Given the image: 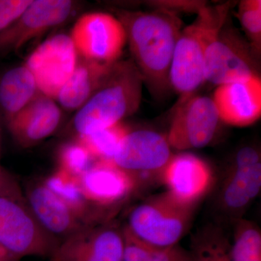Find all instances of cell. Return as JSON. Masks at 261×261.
Masks as SVG:
<instances>
[{
    "label": "cell",
    "mask_w": 261,
    "mask_h": 261,
    "mask_svg": "<svg viewBox=\"0 0 261 261\" xmlns=\"http://www.w3.org/2000/svg\"><path fill=\"white\" fill-rule=\"evenodd\" d=\"M228 245L221 229L216 226L206 227L192 240L191 261H218L221 252Z\"/></svg>",
    "instance_id": "484cf974"
},
{
    "label": "cell",
    "mask_w": 261,
    "mask_h": 261,
    "mask_svg": "<svg viewBox=\"0 0 261 261\" xmlns=\"http://www.w3.org/2000/svg\"><path fill=\"white\" fill-rule=\"evenodd\" d=\"M0 261H2L1 260H0Z\"/></svg>",
    "instance_id": "1f68e13d"
},
{
    "label": "cell",
    "mask_w": 261,
    "mask_h": 261,
    "mask_svg": "<svg viewBox=\"0 0 261 261\" xmlns=\"http://www.w3.org/2000/svg\"><path fill=\"white\" fill-rule=\"evenodd\" d=\"M27 206L41 227L58 243L85 226L74 211L44 184H35L27 190Z\"/></svg>",
    "instance_id": "2e32d148"
},
{
    "label": "cell",
    "mask_w": 261,
    "mask_h": 261,
    "mask_svg": "<svg viewBox=\"0 0 261 261\" xmlns=\"http://www.w3.org/2000/svg\"><path fill=\"white\" fill-rule=\"evenodd\" d=\"M212 99L220 121L235 127L251 126L261 116L260 77L218 86Z\"/></svg>",
    "instance_id": "5bb4252c"
},
{
    "label": "cell",
    "mask_w": 261,
    "mask_h": 261,
    "mask_svg": "<svg viewBox=\"0 0 261 261\" xmlns=\"http://www.w3.org/2000/svg\"><path fill=\"white\" fill-rule=\"evenodd\" d=\"M220 121L212 97L193 94L178 103L166 137L168 144L178 150L205 147L214 140Z\"/></svg>",
    "instance_id": "9c48e42d"
},
{
    "label": "cell",
    "mask_w": 261,
    "mask_h": 261,
    "mask_svg": "<svg viewBox=\"0 0 261 261\" xmlns=\"http://www.w3.org/2000/svg\"><path fill=\"white\" fill-rule=\"evenodd\" d=\"M123 261H191L190 252L178 246H159L137 238L125 226Z\"/></svg>",
    "instance_id": "44dd1931"
},
{
    "label": "cell",
    "mask_w": 261,
    "mask_h": 261,
    "mask_svg": "<svg viewBox=\"0 0 261 261\" xmlns=\"http://www.w3.org/2000/svg\"><path fill=\"white\" fill-rule=\"evenodd\" d=\"M61 118V108L54 99L40 93L8 123L17 142L30 147L53 135Z\"/></svg>",
    "instance_id": "e0dca14e"
},
{
    "label": "cell",
    "mask_w": 261,
    "mask_h": 261,
    "mask_svg": "<svg viewBox=\"0 0 261 261\" xmlns=\"http://www.w3.org/2000/svg\"><path fill=\"white\" fill-rule=\"evenodd\" d=\"M261 188V163L251 167L226 170L218 195V207L232 221L241 219Z\"/></svg>",
    "instance_id": "ac0fdd59"
},
{
    "label": "cell",
    "mask_w": 261,
    "mask_h": 261,
    "mask_svg": "<svg viewBox=\"0 0 261 261\" xmlns=\"http://www.w3.org/2000/svg\"><path fill=\"white\" fill-rule=\"evenodd\" d=\"M144 82L130 60L118 61L104 83L73 118L79 137L112 126L135 114L140 107Z\"/></svg>",
    "instance_id": "7a4b0ae2"
},
{
    "label": "cell",
    "mask_w": 261,
    "mask_h": 261,
    "mask_svg": "<svg viewBox=\"0 0 261 261\" xmlns=\"http://www.w3.org/2000/svg\"><path fill=\"white\" fill-rule=\"evenodd\" d=\"M260 77L258 58L229 15L205 53V79L217 86Z\"/></svg>",
    "instance_id": "5b68a950"
},
{
    "label": "cell",
    "mask_w": 261,
    "mask_h": 261,
    "mask_svg": "<svg viewBox=\"0 0 261 261\" xmlns=\"http://www.w3.org/2000/svg\"><path fill=\"white\" fill-rule=\"evenodd\" d=\"M58 244L41 227L27 205L0 195V247L20 259L51 257Z\"/></svg>",
    "instance_id": "8992f818"
},
{
    "label": "cell",
    "mask_w": 261,
    "mask_h": 261,
    "mask_svg": "<svg viewBox=\"0 0 261 261\" xmlns=\"http://www.w3.org/2000/svg\"><path fill=\"white\" fill-rule=\"evenodd\" d=\"M147 4L155 10H165L177 15V13H195L197 14L200 10L207 5L205 2L190 1V0H159L148 2Z\"/></svg>",
    "instance_id": "83f0119b"
},
{
    "label": "cell",
    "mask_w": 261,
    "mask_h": 261,
    "mask_svg": "<svg viewBox=\"0 0 261 261\" xmlns=\"http://www.w3.org/2000/svg\"><path fill=\"white\" fill-rule=\"evenodd\" d=\"M44 185L82 219L89 202L76 178L60 170L46 178Z\"/></svg>",
    "instance_id": "cb8c5ba5"
},
{
    "label": "cell",
    "mask_w": 261,
    "mask_h": 261,
    "mask_svg": "<svg viewBox=\"0 0 261 261\" xmlns=\"http://www.w3.org/2000/svg\"><path fill=\"white\" fill-rule=\"evenodd\" d=\"M218 261H232L230 255V245H228L223 250Z\"/></svg>",
    "instance_id": "4dcf8cb0"
},
{
    "label": "cell",
    "mask_w": 261,
    "mask_h": 261,
    "mask_svg": "<svg viewBox=\"0 0 261 261\" xmlns=\"http://www.w3.org/2000/svg\"><path fill=\"white\" fill-rule=\"evenodd\" d=\"M260 163V153L258 149L252 146H245L237 152L226 170L251 167Z\"/></svg>",
    "instance_id": "f546056e"
},
{
    "label": "cell",
    "mask_w": 261,
    "mask_h": 261,
    "mask_svg": "<svg viewBox=\"0 0 261 261\" xmlns=\"http://www.w3.org/2000/svg\"><path fill=\"white\" fill-rule=\"evenodd\" d=\"M77 5L70 0H32L23 13L0 32V56L19 50L64 23L75 13Z\"/></svg>",
    "instance_id": "ba28073f"
},
{
    "label": "cell",
    "mask_w": 261,
    "mask_h": 261,
    "mask_svg": "<svg viewBox=\"0 0 261 261\" xmlns=\"http://www.w3.org/2000/svg\"><path fill=\"white\" fill-rule=\"evenodd\" d=\"M78 61V53L70 36L58 34L39 44L25 65L32 73L40 93L56 99Z\"/></svg>",
    "instance_id": "30bf717a"
},
{
    "label": "cell",
    "mask_w": 261,
    "mask_h": 261,
    "mask_svg": "<svg viewBox=\"0 0 261 261\" xmlns=\"http://www.w3.org/2000/svg\"><path fill=\"white\" fill-rule=\"evenodd\" d=\"M166 137L154 130H129L122 140L113 163L128 172L159 173L171 156Z\"/></svg>",
    "instance_id": "4fadbf2b"
},
{
    "label": "cell",
    "mask_w": 261,
    "mask_h": 261,
    "mask_svg": "<svg viewBox=\"0 0 261 261\" xmlns=\"http://www.w3.org/2000/svg\"><path fill=\"white\" fill-rule=\"evenodd\" d=\"M39 94L36 81L25 65L8 70L0 79V107L7 121L16 116Z\"/></svg>",
    "instance_id": "ffe728a7"
},
{
    "label": "cell",
    "mask_w": 261,
    "mask_h": 261,
    "mask_svg": "<svg viewBox=\"0 0 261 261\" xmlns=\"http://www.w3.org/2000/svg\"><path fill=\"white\" fill-rule=\"evenodd\" d=\"M79 56L113 63L120 61L127 44L123 24L109 13H87L75 22L70 35Z\"/></svg>",
    "instance_id": "52a82bcc"
},
{
    "label": "cell",
    "mask_w": 261,
    "mask_h": 261,
    "mask_svg": "<svg viewBox=\"0 0 261 261\" xmlns=\"http://www.w3.org/2000/svg\"><path fill=\"white\" fill-rule=\"evenodd\" d=\"M237 18L245 32V39L254 54L260 58L261 53V1L243 0L238 3Z\"/></svg>",
    "instance_id": "d4e9b609"
},
{
    "label": "cell",
    "mask_w": 261,
    "mask_h": 261,
    "mask_svg": "<svg viewBox=\"0 0 261 261\" xmlns=\"http://www.w3.org/2000/svg\"><path fill=\"white\" fill-rule=\"evenodd\" d=\"M122 122L112 126L96 130L88 135L79 137V141L97 161H111L116 154L123 137L129 132Z\"/></svg>",
    "instance_id": "603a6c76"
},
{
    "label": "cell",
    "mask_w": 261,
    "mask_h": 261,
    "mask_svg": "<svg viewBox=\"0 0 261 261\" xmlns=\"http://www.w3.org/2000/svg\"><path fill=\"white\" fill-rule=\"evenodd\" d=\"M232 261H261V231L255 223L243 218L233 221Z\"/></svg>",
    "instance_id": "7402d4cb"
},
{
    "label": "cell",
    "mask_w": 261,
    "mask_h": 261,
    "mask_svg": "<svg viewBox=\"0 0 261 261\" xmlns=\"http://www.w3.org/2000/svg\"><path fill=\"white\" fill-rule=\"evenodd\" d=\"M232 5L231 2L206 5L197 13L193 23L180 33L169 74L171 89L179 94V102L193 95L205 82L206 50L230 15Z\"/></svg>",
    "instance_id": "3957f363"
},
{
    "label": "cell",
    "mask_w": 261,
    "mask_h": 261,
    "mask_svg": "<svg viewBox=\"0 0 261 261\" xmlns=\"http://www.w3.org/2000/svg\"><path fill=\"white\" fill-rule=\"evenodd\" d=\"M61 171L71 177L80 178L97 162L88 149L80 142H69L60 149Z\"/></svg>",
    "instance_id": "4316f807"
},
{
    "label": "cell",
    "mask_w": 261,
    "mask_h": 261,
    "mask_svg": "<svg viewBox=\"0 0 261 261\" xmlns=\"http://www.w3.org/2000/svg\"><path fill=\"white\" fill-rule=\"evenodd\" d=\"M123 231L112 225L85 226L58 244L53 261H123Z\"/></svg>",
    "instance_id": "8fae6325"
},
{
    "label": "cell",
    "mask_w": 261,
    "mask_h": 261,
    "mask_svg": "<svg viewBox=\"0 0 261 261\" xmlns=\"http://www.w3.org/2000/svg\"><path fill=\"white\" fill-rule=\"evenodd\" d=\"M142 178V175L125 171L111 161H97L79 178V183L89 202L107 207L126 199Z\"/></svg>",
    "instance_id": "9a60e30c"
},
{
    "label": "cell",
    "mask_w": 261,
    "mask_h": 261,
    "mask_svg": "<svg viewBox=\"0 0 261 261\" xmlns=\"http://www.w3.org/2000/svg\"><path fill=\"white\" fill-rule=\"evenodd\" d=\"M32 0H0V32L18 18Z\"/></svg>",
    "instance_id": "f1b7e54d"
},
{
    "label": "cell",
    "mask_w": 261,
    "mask_h": 261,
    "mask_svg": "<svg viewBox=\"0 0 261 261\" xmlns=\"http://www.w3.org/2000/svg\"><path fill=\"white\" fill-rule=\"evenodd\" d=\"M195 207L180 203L167 192L132 210L126 227L137 238L159 246L176 245L191 224Z\"/></svg>",
    "instance_id": "277c9868"
},
{
    "label": "cell",
    "mask_w": 261,
    "mask_h": 261,
    "mask_svg": "<svg viewBox=\"0 0 261 261\" xmlns=\"http://www.w3.org/2000/svg\"><path fill=\"white\" fill-rule=\"evenodd\" d=\"M159 175L171 197L192 207L211 190L214 180L211 166L189 152L173 154Z\"/></svg>",
    "instance_id": "7c38bea8"
},
{
    "label": "cell",
    "mask_w": 261,
    "mask_h": 261,
    "mask_svg": "<svg viewBox=\"0 0 261 261\" xmlns=\"http://www.w3.org/2000/svg\"><path fill=\"white\" fill-rule=\"evenodd\" d=\"M117 18L123 24L136 67L153 97H164L171 89L169 74L181 20L165 10H121Z\"/></svg>",
    "instance_id": "6da1fadb"
},
{
    "label": "cell",
    "mask_w": 261,
    "mask_h": 261,
    "mask_svg": "<svg viewBox=\"0 0 261 261\" xmlns=\"http://www.w3.org/2000/svg\"><path fill=\"white\" fill-rule=\"evenodd\" d=\"M104 63L79 56L74 71L56 99L67 111H78L104 83L115 63Z\"/></svg>",
    "instance_id": "d6986e66"
}]
</instances>
